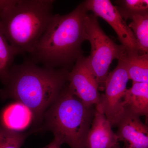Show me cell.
Segmentation results:
<instances>
[{
	"instance_id": "obj_1",
	"label": "cell",
	"mask_w": 148,
	"mask_h": 148,
	"mask_svg": "<svg viewBox=\"0 0 148 148\" xmlns=\"http://www.w3.org/2000/svg\"><path fill=\"white\" fill-rule=\"evenodd\" d=\"M69 71L40 67L31 59L12 66L2 94L24 104L41 120L65 87Z\"/></svg>"
},
{
	"instance_id": "obj_2",
	"label": "cell",
	"mask_w": 148,
	"mask_h": 148,
	"mask_svg": "<svg viewBox=\"0 0 148 148\" xmlns=\"http://www.w3.org/2000/svg\"><path fill=\"white\" fill-rule=\"evenodd\" d=\"M87 12L83 2L69 14H53L44 34L29 53L31 60L47 68L68 69L83 55Z\"/></svg>"
},
{
	"instance_id": "obj_3",
	"label": "cell",
	"mask_w": 148,
	"mask_h": 148,
	"mask_svg": "<svg viewBox=\"0 0 148 148\" xmlns=\"http://www.w3.org/2000/svg\"><path fill=\"white\" fill-rule=\"evenodd\" d=\"M53 0H10L0 13V23L16 55L30 53L53 16Z\"/></svg>"
},
{
	"instance_id": "obj_4",
	"label": "cell",
	"mask_w": 148,
	"mask_h": 148,
	"mask_svg": "<svg viewBox=\"0 0 148 148\" xmlns=\"http://www.w3.org/2000/svg\"><path fill=\"white\" fill-rule=\"evenodd\" d=\"M95 109L84 105L64 88L58 98L46 111L43 117L54 139L71 148H84Z\"/></svg>"
},
{
	"instance_id": "obj_5",
	"label": "cell",
	"mask_w": 148,
	"mask_h": 148,
	"mask_svg": "<svg viewBox=\"0 0 148 148\" xmlns=\"http://www.w3.org/2000/svg\"><path fill=\"white\" fill-rule=\"evenodd\" d=\"M86 40L90 45V55L87 57L92 73L99 84L104 89L109 69L114 59H121L127 50L123 46L115 43L103 32L97 17L88 14L86 18Z\"/></svg>"
},
{
	"instance_id": "obj_6",
	"label": "cell",
	"mask_w": 148,
	"mask_h": 148,
	"mask_svg": "<svg viewBox=\"0 0 148 148\" xmlns=\"http://www.w3.org/2000/svg\"><path fill=\"white\" fill-rule=\"evenodd\" d=\"M128 80L124 63L119 60L115 69L107 76L105 93L101 95L100 102L96 106L105 115L112 127L116 126L125 113L123 102Z\"/></svg>"
},
{
	"instance_id": "obj_7",
	"label": "cell",
	"mask_w": 148,
	"mask_h": 148,
	"mask_svg": "<svg viewBox=\"0 0 148 148\" xmlns=\"http://www.w3.org/2000/svg\"><path fill=\"white\" fill-rule=\"evenodd\" d=\"M68 88L84 105L97 106L100 102L98 83L89 65L87 57L81 56L68 74Z\"/></svg>"
},
{
	"instance_id": "obj_8",
	"label": "cell",
	"mask_w": 148,
	"mask_h": 148,
	"mask_svg": "<svg viewBox=\"0 0 148 148\" xmlns=\"http://www.w3.org/2000/svg\"><path fill=\"white\" fill-rule=\"evenodd\" d=\"M88 11L103 18L110 24L128 53L141 52L132 30L121 16L116 6L109 0H88L83 2Z\"/></svg>"
},
{
	"instance_id": "obj_9",
	"label": "cell",
	"mask_w": 148,
	"mask_h": 148,
	"mask_svg": "<svg viewBox=\"0 0 148 148\" xmlns=\"http://www.w3.org/2000/svg\"><path fill=\"white\" fill-rule=\"evenodd\" d=\"M116 135L119 142L124 143V148H148V128L140 116L125 111L117 124Z\"/></svg>"
},
{
	"instance_id": "obj_10",
	"label": "cell",
	"mask_w": 148,
	"mask_h": 148,
	"mask_svg": "<svg viewBox=\"0 0 148 148\" xmlns=\"http://www.w3.org/2000/svg\"><path fill=\"white\" fill-rule=\"evenodd\" d=\"M119 146L117 136L112 130L108 120L96 107L84 148H115Z\"/></svg>"
},
{
	"instance_id": "obj_11",
	"label": "cell",
	"mask_w": 148,
	"mask_h": 148,
	"mask_svg": "<svg viewBox=\"0 0 148 148\" xmlns=\"http://www.w3.org/2000/svg\"><path fill=\"white\" fill-rule=\"evenodd\" d=\"M123 105L125 111L139 116L148 115V82H132L126 89Z\"/></svg>"
},
{
	"instance_id": "obj_12",
	"label": "cell",
	"mask_w": 148,
	"mask_h": 148,
	"mask_svg": "<svg viewBox=\"0 0 148 148\" xmlns=\"http://www.w3.org/2000/svg\"><path fill=\"white\" fill-rule=\"evenodd\" d=\"M33 120L34 115L31 110L18 102L9 105L2 115L4 127L15 132L26 129Z\"/></svg>"
},
{
	"instance_id": "obj_13",
	"label": "cell",
	"mask_w": 148,
	"mask_h": 148,
	"mask_svg": "<svg viewBox=\"0 0 148 148\" xmlns=\"http://www.w3.org/2000/svg\"><path fill=\"white\" fill-rule=\"evenodd\" d=\"M119 60L124 63L129 79L132 82H148V53L127 51Z\"/></svg>"
},
{
	"instance_id": "obj_14",
	"label": "cell",
	"mask_w": 148,
	"mask_h": 148,
	"mask_svg": "<svg viewBox=\"0 0 148 148\" xmlns=\"http://www.w3.org/2000/svg\"><path fill=\"white\" fill-rule=\"evenodd\" d=\"M130 19L132 21L128 26L134 34L139 50L148 53V12L134 14Z\"/></svg>"
},
{
	"instance_id": "obj_15",
	"label": "cell",
	"mask_w": 148,
	"mask_h": 148,
	"mask_svg": "<svg viewBox=\"0 0 148 148\" xmlns=\"http://www.w3.org/2000/svg\"><path fill=\"white\" fill-rule=\"evenodd\" d=\"M16 55L6 38L0 23V79L3 82L13 66L14 57Z\"/></svg>"
},
{
	"instance_id": "obj_16",
	"label": "cell",
	"mask_w": 148,
	"mask_h": 148,
	"mask_svg": "<svg viewBox=\"0 0 148 148\" xmlns=\"http://www.w3.org/2000/svg\"><path fill=\"white\" fill-rule=\"evenodd\" d=\"M116 3L117 8L125 20L134 14L148 12V0H123Z\"/></svg>"
},
{
	"instance_id": "obj_17",
	"label": "cell",
	"mask_w": 148,
	"mask_h": 148,
	"mask_svg": "<svg viewBox=\"0 0 148 148\" xmlns=\"http://www.w3.org/2000/svg\"><path fill=\"white\" fill-rule=\"evenodd\" d=\"M27 136L25 133L0 127V148H21Z\"/></svg>"
},
{
	"instance_id": "obj_18",
	"label": "cell",
	"mask_w": 148,
	"mask_h": 148,
	"mask_svg": "<svg viewBox=\"0 0 148 148\" xmlns=\"http://www.w3.org/2000/svg\"><path fill=\"white\" fill-rule=\"evenodd\" d=\"M61 145L62 144L58 140L54 138L51 143L43 148H61Z\"/></svg>"
},
{
	"instance_id": "obj_19",
	"label": "cell",
	"mask_w": 148,
	"mask_h": 148,
	"mask_svg": "<svg viewBox=\"0 0 148 148\" xmlns=\"http://www.w3.org/2000/svg\"><path fill=\"white\" fill-rule=\"evenodd\" d=\"M9 0H0V13L3 9L8 3Z\"/></svg>"
},
{
	"instance_id": "obj_20",
	"label": "cell",
	"mask_w": 148,
	"mask_h": 148,
	"mask_svg": "<svg viewBox=\"0 0 148 148\" xmlns=\"http://www.w3.org/2000/svg\"><path fill=\"white\" fill-rule=\"evenodd\" d=\"M115 148H121L120 147V146H118V147H117Z\"/></svg>"
}]
</instances>
